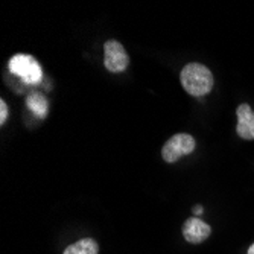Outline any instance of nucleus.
<instances>
[{
  "label": "nucleus",
  "instance_id": "f257e3e1",
  "mask_svg": "<svg viewBox=\"0 0 254 254\" xmlns=\"http://www.w3.org/2000/svg\"><path fill=\"white\" fill-rule=\"evenodd\" d=\"M180 79H181L184 90H186L189 95L196 96V98L210 93V90L213 88V84H215L213 73L199 63H189L184 65L180 75Z\"/></svg>",
  "mask_w": 254,
  "mask_h": 254
},
{
  "label": "nucleus",
  "instance_id": "f03ea898",
  "mask_svg": "<svg viewBox=\"0 0 254 254\" xmlns=\"http://www.w3.org/2000/svg\"><path fill=\"white\" fill-rule=\"evenodd\" d=\"M9 72L15 76H18L21 81H25L26 84H38L43 79V68L40 65V63L28 55V54H17L14 55L9 63Z\"/></svg>",
  "mask_w": 254,
  "mask_h": 254
},
{
  "label": "nucleus",
  "instance_id": "7ed1b4c3",
  "mask_svg": "<svg viewBox=\"0 0 254 254\" xmlns=\"http://www.w3.org/2000/svg\"><path fill=\"white\" fill-rule=\"evenodd\" d=\"M195 138L190 134L180 132L172 135L169 140L163 145L161 157L166 163H175L181 157L189 155L195 151Z\"/></svg>",
  "mask_w": 254,
  "mask_h": 254
},
{
  "label": "nucleus",
  "instance_id": "20e7f679",
  "mask_svg": "<svg viewBox=\"0 0 254 254\" xmlns=\"http://www.w3.org/2000/svg\"><path fill=\"white\" fill-rule=\"evenodd\" d=\"M104 64L108 72L121 73L129 64V57L124 46L116 40H108L104 44Z\"/></svg>",
  "mask_w": 254,
  "mask_h": 254
},
{
  "label": "nucleus",
  "instance_id": "39448f33",
  "mask_svg": "<svg viewBox=\"0 0 254 254\" xmlns=\"http://www.w3.org/2000/svg\"><path fill=\"white\" fill-rule=\"evenodd\" d=\"M212 228L199 218H189L183 225V235L189 244H201L210 236Z\"/></svg>",
  "mask_w": 254,
  "mask_h": 254
},
{
  "label": "nucleus",
  "instance_id": "423d86ee",
  "mask_svg": "<svg viewBox=\"0 0 254 254\" xmlns=\"http://www.w3.org/2000/svg\"><path fill=\"white\" fill-rule=\"evenodd\" d=\"M238 114V127L236 132L244 140H253L254 138V111L248 104H242L236 110Z\"/></svg>",
  "mask_w": 254,
  "mask_h": 254
},
{
  "label": "nucleus",
  "instance_id": "0eeeda50",
  "mask_svg": "<svg viewBox=\"0 0 254 254\" xmlns=\"http://www.w3.org/2000/svg\"><path fill=\"white\" fill-rule=\"evenodd\" d=\"M98 253H99L98 242L91 238H85L72 245H68L63 254H98Z\"/></svg>",
  "mask_w": 254,
  "mask_h": 254
},
{
  "label": "nucleus",
  "instance_id": "6e6552de",
  "mask_svg": "<svg viewBox=\"0 0 254 254\" xmlns=\"http://www.w3.org/2000/svg\"><path fill=\"white\" fill-rule=\"evenodd\" d=\"M26 105L40 119H44L46 116H48V110H49L48 99H46L41 93L32 91V93L26 98Z\"/></svg>",
  "mask_w": 254,
  "mask_h": 254
},
{
  "label": "nucleus",
  "instance_id": "1a4fd4ad",
  "mask_svg": "<svg viewBox=\"0 0 254 254\" xmlns=\"http://www.w3.org/2000/svg\"><path fill=\"white\" fill-rule=\"evenodd\" d=\"M8 105H6V102L2 99L0 101V125H5V122H6V119H8Z\"/></svg>",
  "mask_w": 254,
  "mask_h": 254
},
{
  "label": "nucleus",
  "instance_id": "9d476101",
  "mask_svg": "<svg viewBox=\"0 0 254 254\" xmlns=\"http://www.w3.org/2000/svg\"><path fill=\"white\" fill-rule=\"evenodd\" d=\"M202 210H204V209H202L201 205H196L195 209H193V212H195V215H196V216H199V215L202 213Z\"/></svg>",
  "mask_w": 254,
  "mask_h": 254
},
{
  "label": "nucleus",
  "instance_id": "9b49d317",
  "mask_svg": "<svg viewBox=\"0 0 254 254\" xmlns=\"http://www.w3.org/2000/svg\"><path fill=\"white\" fill-rule=\"evenodd\" d=\"M247 254H254V244L248 248V253H247Z\"/></svg>",
  "mask_w": 254,
  "mask_h": 254
}]
</instances>
